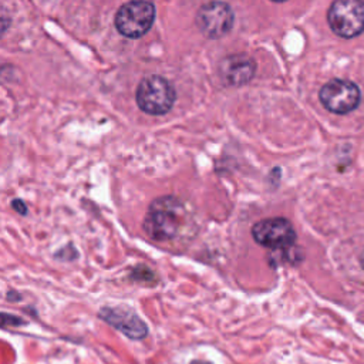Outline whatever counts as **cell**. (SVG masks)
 <instances>
[{
    "mask_svg": "<svg viewBox=\"0 0 364 364\" xmlns=\"http://www.w3.org/2000/svg\"><path fill=\"white\" fill-rule=\"evenodd\" d=\"M192 216L185 203L173 196L155 199L144 218L142 229L149 240L158 245L173 246L192 235Z\"/></svg>",
    "mask_w": 364,
    "mask_h": 364,
    "instance_id": "6da1fadb",
    "label": "cell"
},
{
    "mask_svg": "<svg viewBox=\"0 0 364 364\" xmlns=\"http://www.w3.org/2000/svg\"><path fill=\"white\" fill-rule=\"evenodd\" d=\"M135 100L141 111L149 115H162L172 108L175 90L164 77L149 75L138 84Z\"/></svg>",
    "mask_w": 364,
    "mask_h": 364,
    "instance_id": "7a4b0ae2",
    "label": "cell"
},
{
    "mask_svg": "<svg viewBox=\"0 0 364 364\" xmlns=\"http://www.w3.org/2000/svg\"><path fill=\"white\" fill-rule=\"evenodd\" d=\"M327 21L333 33L343 38H353L364 31V1L334 0L327 11Z\"/></svg>",
    "mask_w": 364,
    "mask_h": 364,
    "instance_id": "3957f363",
    "label": "cell"
},
{
    "mask_svg": "<svg viewBox=\"0 0 364 364\" xmlns=\"http://www.w3.org/2000/svg\"><path fill=\"white\" fill-rule=\"evenodd\" d=\"M155 20V7L146 0H132L119 7L115 16L117 30L128 37H142Z\"/></svg>",
    "mask_w": 364,
    "mask_h": 364,
    "instance_id": "277c9868",
    "label": "cell"
},
{
    "mask_svg": "<svg viewBox=\"0 0 364 364\" xmlns=\"http://www.w3.org/2000/svg\"><path fill=\"white\" fill-rule=\"evenodd\" d=\"M253 239L263 247L284 250L296 242L293 225L284 218H269L259 220L252 228Z\"/></svg>",
    "mask_w": 364,
    "mask_h": 364,
    "instance_id": "5b68a950",
    "label": "cell"
},
{
    "mask_svg": "<svg viewBox=\"0 0 364 364\" xmlns=\"http://www.w3.org/2000/svg\"><path fill=\"white\" fill-rule=\"evenodd\" d=\"M318 97L327 111L347 114L357 108L360 102V90L348 80L334 78L321 87Z\"/></svg>",
    "mask_w": 364,
    "mask_h": 364,
    "instance_id": "8992f818",
    "label": "cell"
},
{
    "mask_svg": "<svg viewBox=\"0 0 364 364\" xmlns=\"http://www.w3.org/2000/svg\"><path fill=\"white\" fill-rule=\"evenodd\" d=\"M196 24L202 34L209 38H219L230 31L233 26V11L223 1L203 4L196 14Z\"/></svg>",
    "mask_w": 364,
    "mask_h": 364,
    "instance_id": "52a82bcc",
    "label": "cell"
},
{
    "mask_svg": "<svg viewBox=\"0 0 364 364\" xmlns=\"http://www.w3.org/2000/svg\"><path fill=\"white\" fill-rule=\"evenodd\" d=\"M256 64L245 54H233L222 60L219 73L222 80L230 85H242L252 80Z\"/></svg>",
    "mask_w": 364,
    "mask_h": 364,
    "instance_id": "ba28073f",
    "label": "cell"
},
{
    "mask_svg": "<svg viewBox=\"0 0 364 364\" xmlns=\"http://www.w3.org/2000/svg\"><path fill=\"white\" fill-rule=\"evenodd\" d=\"M360 264H361V267L364 269V249H363V252H361V255H360Z\"/></svg>",
    "mask_w": 364,
    "mask_h": 364,
    "instance_id": "9c48e42d",
    "label": "cell"
},
{
    "mask_svg": "<svg viewBox=\"0 0 364 364\" xmlns=\"http://www.w3.org/2000/svg\"><path fill=\"white\" fill-rule=\"evenodd\" d=\"M272 1H277V3H282V1H284V0H272Z\"/></svg>",
    "mask_w": 364,
    "mask_h": 364,
    "instance_id": "30bf717a",
    "label": "cell"
}]
</instances>
